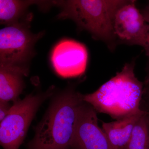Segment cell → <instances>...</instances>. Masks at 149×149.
<instances>
[{"instance_id":"1","label":"cell","mask_w":149,"mask_h":149,"mask_svg":"<svg viewBox=\"0 0 149 149\" xmlns=\"http://www.w3.org/2000/svg\"><path fill=\"white\" fill-rule=\"evenodd\" d=\"M83 95L72 85L56 96L35 128L27 149H71L77 111Z\"/></svg>"},{"instance_id":"2","label":"cell","mask_w":149,"mask_h":149,"mask_svg":"<svg viewBox=\"0 0 149 149\" xmlns=\"http://www.w3.org/2000/svg\"><path fill=\"white\" fill-rule=\"evenodd\" d=\"M136 59L124 65L120 72L91 94L83 95V101L97 113H105L116 120L141 111L143 82L134 72Z\"/></svg>"},{"instance_id":"3","label":"cell","mask_w":149,"mask_h":149,"mask_svg":"<svg viewBox=\"0 0 149 149\" xmlns=\"http://www.w3.org/2000/svg\"><path fill=\"white\" fill-rule=\"evenodd\" d=\"M128 0H68L54 1L61 9L58 19L74 21L78 28L90 33L96 40L103 42L113 52L118 40L115 33L114 20L118 10Z\"/></svg>"},{"instance_id":"4","label":"cell","mask_w":149,"mask_h":149,"mask_svg":"<svg viewBox=\"0 0 149 149\" xmlns=\"http://www.w3.org/2000/svg\"><path fill=\"white\" fill-rule=\"evenodd\" d=\"M52 94L51 89L42 94H30L14 102L0 124V144L3 149L19 148L39 108Z\"/></svg>"},{"instance_id":"5","label":"cell","mask_w":149,"mask_h":149,"mask_svg":"<svg viewBox=\"0 0 149 149\" xmlns=\"http://www.w3.org/2000/svg\"><path fill=\"white\" fill-rule=\"evenodd\" d=\"M29 15L26 19L7 25L0 30V65L25 66L31 58L41 33L33 34L29 30Z\"/></svg>"},{"instance_id":"6","label":"cell","mask_w":149,"mask_h":149,"mask_svg":"<svg viewBox=\"0 0 149 149\" xmlns=\"http://www.w3.org/2000/svg\"><path fill=\"white\" fill-rule=\"evenodd\" d=\"M136 2L129 0L118 10L114 18V32L119 44L141 46L148 57L149 24L136 7Z\"/></svg>"},{"instance_id":"7","label":"cell","mask_w":149,"mask_h":149,"mask_svg":"<svg viewBox=\"0 0 149 149\" xmlns=\"http://www.w3.org/2000/svg\"><path fill=\"white\" fill-rule=\"evenodd\" d=\"M71 149H115L99 126L97 112L85 102L77 111Z\"/></svg>"},{"instance_id":"8","label":"cell","mask_w":149,"mask_h":149,"mask_svg":"<svg viewBox=\"0 0 149 149\" xmlns=\"http://www.w3.org/2000/svg\"><path fill=\"white\" fill-rule=\"evenodd\" d=\"M88 54L85 46L71 40L59 42L54 48L51 61L55 71L64 78L76 77L85 72Z\"/></svg>"},{"instance_id":"9","label":"cell","mask_w":149,"mask_h":149,"mask_svg":"<svg viewBox=\"0 0 149 149\" xmlns=\"http://www.w3.org/2000/svg\"><path fill=\"white\" fill-rule=\"evenodd\" d=\"M28 74L26 66L0 65V101L18 100L24 87L23 78Z\"/></svg>"},{"instance_id":"10","label":"cell","mask_w":149,"mask_h":149,"mask_svg":"<svg viewBox=\"0 0 149 149\" xmlns=\"http://www.w3.org/2000/svg\"><path fill=\"white\" fill-rule=\"evenodd\" d=\"M146 111H140L112 121L103 122L102 129L115 149H123L128 143L136 123Z\"/></svg>"},{"instance_id":"11","label":"cell","mask_w":149,"mask_h":149,"mask_svg":"<svg viewBox=\"0 0 149 149\" xmlns=\"http://www.w3.org/2000/svg\"><path fill=\"white\" fill-rule=\"evenodd\" d=\"M41 6L51 5L52 1H0V22L1 24L7 25L20 21L22 17L30 6L33 4Z\"/></svg>"},{"instance_id":"12","label":"cell","mask_w":149,"mask_h":149,"mask_svg":"<svg viewBox=\"0 0 149 149\" xmlns=\"http://www.w3.org/2000/svg\"><path fill=\"white\" fill-rule=\"evenodd\" d=\"M134 126L130 139L123 149H149V124L147 112Z\"/></svg>"},{"instance_id":"13","label":"cell","mask_w":149,"mask_h":149,"mask_svg":"<svg viewBox=\"0 0 149 149\" xmlns=\"http://www.w3.org/2000/svg\"><path fill=\"white\" fill-rule=\"evenodd\" d=\"M146 67V76L143 82L144 88L143 99L149 100V57H148Z\"/></svg>"},{"instance_id":"14","label":"cell","mask_w":149,"mask_h":149,"mask_svg":"<svg viewBox=\"0 0 149 149\" xmlns=\"http://www.w3.org/2000/svg\"><path fill=\"white\" fill-rule=\"evenodd\" d=\"M9 102L0 101V121H2L8 114L11 108Z\"/></svg>"},{"instance_id":"15","label":"cell","mask_w":149,"mask_h":149,"mask_svg":"<svg viewBox=\"0 0 149 149\" xmlns=\"http://www.w3.org/2000/svg\"><path fill=\"white\" fill-rule=\"evenodd\" d=\"M141 109L147 112L149 124V100L142 99L141 104Z\"/></svg>"},{"instance_id":"16","label":"cell","mask_w":149,"mask_h":149,"mask_svg":"<svg viewBox=\"0 0 149 149\" xmlns=\"http://www.w3.org/2000/svg\"><path fill=\"white\" fill-rule=\"evenodd\" d=\"M141 12L143 14L145 20L149 24V10L144 8L141 11Z\"/></svg>"},{"instance_id":"17","label":"cell","mask_w":149,"mask_h":149,"mask_svg":"<svg viewBox=\"0 0 149 149\" xmlns=\"http://www.w3.org/2000/svg\"><path fill=\"white\" fill-rule=\"evenodd\" d=\"M145 8L149 10V2L148 3V5Z\"/></svg>"}]
</instances>
